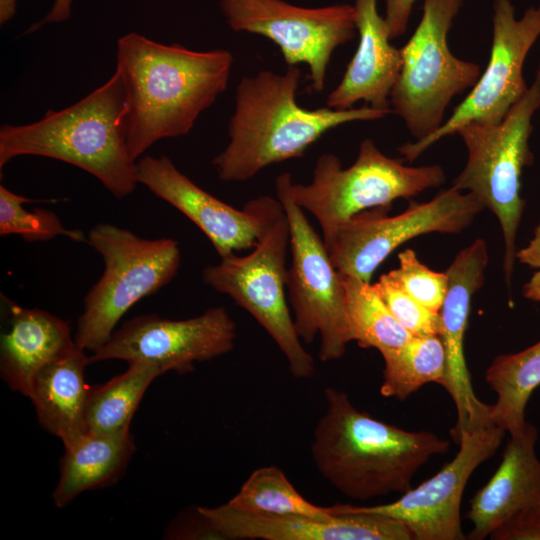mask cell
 I'll return each instance as SVG.
<instances>
[{
    "label": "cell",
    "instance_id": "obj_16",
    "mask_svg": "<svg viewBox=\"0 0 540 540\" xmlns=\"http://www.w3.org/2000/svg\"><path fill=\"white\" fill-rule=\"evenodd\" d=\"M138 182L191 220L210 240L220 258L255 246L278 199L261 196L237 209L184 175L167 156L137 162Z\"/></svg>",
    "mask_w": 540,
    "mask_h": 540
},
{
    "label": "cell",
    "instance_id": "obj_31",
    "mask_svg": "<svg viewBox=\"0 0 540 540\" xmlns=\"http://www.w3.org/2000/svg\"><path fill=\"white\" fill-rule=\"evenodd\" d=\"M373 286L394 318L412 336H441L440 313L430 311L408 295L387 273L381 275Z\"/></svg>",
    "mask_w": 540,
    "mask_h": 540
},
{
    "label": "cell",
    "instance_id": "obj_17",
    "mask_svg": "<svg viewBox=\"0 0 540 540\" xmlns=\"http://www.w3.org/2000/svg\"><path fill=\"white\" fill-rule=\"evenodd\" d=\"M488 264L486 241L477 238L462 249L446 269L448 289L440 310L441 339L446 354L443 387L451 396L457 421L450 434L458 444L463 432L493 424L491 405L478 399L472 386L464 354V338L472 297L483 286Z\"/></svg>",
    "mask_w": 540,
    "mask_h": 540
},
{
    "label": "cell",
    "instance_id": "obj_35",
    "mask_svg": "<svg viewBox=\"0 0 540 540\" xmlns=\"http://www.w3.org/2000/svg\"><path fill=\"white\" fill-rule=\"evenodd\" d=\"M73 0H55L52 8L40 22L32 25L26 33H30L38 29L41 25L47 23H59L66 21L71 15V6Z\"/></svg>",
    "mask_w": 540,
    "mask_h": 540
},
{
    "label": "cell",
    "instance_id": "obj_11",
    "mask_svg": "<svg viewBox=\"0 0 540 540\" xmlns=\"http://www.w3.org/2000/svg\"><path fill=\"white\" fill-rule=\"evenodd\" d=\"M390 209L365 210L339 226L328 252L340 274L370 282L378 266L401 244L426 233H460L485 207L472 193L451 186L431 201L410 200L398 215L388 216Z\"/></svg>",
    "mask_w": 540,
    "mask_h": 540
},
{
    "label": "cell",
    "instance_id": "obj_13",
    "mask_svg": "<svg viewBox=\"0 0 540 540\" xmlns=\"http://www.w3.org/2000/svg\"><path fill=\"white\" fill-rule=\"evenodd\" d=\"M539 36L540 6L529 8L517 20L509 0H494L492 46L485 71L436 132L398 148L404 160L413 162L432 144L457 133L466 123H500L528 89L523 64Z\"/></svg>",
    "mask_w": 540,
    "mask_h": 540
},
{
    "label": "cell",
    "instance_id": "obj_2",
    "mask_svg": "<svg viewBox=\"0 0 540 540\" xmlns=\"http://www.w3.org/2000/svg\"><path fill=\"white\" fill-rule=\"evenodd\" d=\"M324 396L312 459L319 473L351 499L403 494L431 457L449 450V441L433 432L404 430L358 410L344 391L327 387Z\"/></svg>",
    "mask_w": 540,
    "mask_h": 540
},
{
    "label": "cell",
    "instance_id": "obj_12",
    "mask_svg": "<svg viewBox=\"0 0 540 540\" xmlns=\"http://www.w3.org/2000/svg\"><path fill=\"white\" fill-rule=\"evenodd\" d=\"M228 26L268 38L281 51L287 66L304 63L311 88L321 92L335 49L355 36V8L334 4L305 8L283 0H220Z\"/></svg>",
    "mask_w": 540,
    "mask_h": 540
},
{
    "label": "cell",
    "instance_id": "obj_37",
    "mask_svg": "<svg viewBox=\"0 0 540 540\" xmlns=\"http://www.w3.org/2000/svg\"><path fill=\"white\" fill-rule=\"evenodd\" d=\"M18 0H0V24L10 21L16 12Z\"/></svg>",
    "mask_w": 540,
    "mask_h": 540
},
{
    "label": "cell",
    "instance_id": "obj_29",
    "mask_svg": "<svg viewBox=\"0 0 540 540\" xmlns=\"http://www.w3.org/2000/svg\"><path fill=\"white\" fill-rule=\"evenodd\" d=\"M34 200L18 195L0 185V235H20L24 240L46 241L65 236L76 242L87 241L78 229L66 228L52 211L35 208L31 211L25 204Z\"/></svg>",
    "mask_w": 540,
    "mask_h": 540
},
{
    "label": "cell",
    "instance_id": "obj_3",
    "mask_svg": "<svg viewBox=\"0 0 540 540\" xmlns=\"http://www.w3.org/2000/svg\"><path fill=\"white\" fill-rule=\"evenodd\" d=\"M300 78V69L289 66L282 74L264 70L240 80L229 122V143L212 161L222 181H247L271 164L302 157L335 127L380 119L392 112L369 105L347 110L305 109L296 101Z\"/></svg>",
    "mask_w": 540,
    "mask_h": 540
},
{
    "label": "cell",
    "instance_id": "obj_9",
    "mask_svg": "<svg viewBox=\"0 0 540 540\" xmlns=\"http://www.w3.org/2000/svg\"><path fill=\"white\" fill-rule=\"evenodd\" d=\"M462 4L424 0L422 18L400 48L403 64L390 105L416 141L441 127L452 98L473 87L481 75L479 65L455 57L448 47V32Z\"/></svg>",
    "mask_w": 540,
    "mask_h": 540
},
{
    "label": "cell",
    "instance_id": "obj_22",
    "mask_svg": "<svg viewBox=\"0 0 540 540\" xmlns=\"http://www.w3.org/2000/svg\"><path fill=\"white\" fill-rule=\"evenodd\" d=\"M79 347L41 369L32 381L31 399L39 424L64 445L87 432L85 413L90 386L85 381L89 357Z\"/></svg>",
    "mask_w": 540,
    "mask_h": 540
},
{
    "label": "cell",
    "instance_id": "obj_10",
    "mask_svg": "<svg viewBox=\"0 0 540 540\" xmlns=\"http://www.w3.org/2000/svg\"><path fill=\"white\" fill-rule=\"evenodd\" d=\"M291 181V175L283 173L275 185L290 231L291 263L286 287L294 326L305 344L320 335V361L339 360L352 341L342 277L331 262L323 238L291 197Z\"/></svg>",
    "mask_w": 540,
    "mask_h": 540
},
{
    "label": "cell",
    "instance_id": "obj_4",
    "mask_svg": "<svg viewBox=\"0 0 540 540\" xmlns=\"http://www.w3.org/2000/svg\"><path fill=\"white\" fill-rule=\"evenodd\" d=\"M128 109L117 70L100 87L38 121L0 128V168L19 156L63 161L96 177L116 198L138 182L137 162L128 148Z\"/></svg>",
    "mask_w": 540,
    "mask_h": 540
},
{
    "label": "cell",
    "instance_id": "obj_32",
    "mask_svg": "<svg viewBox=\"0 0 540 540\" xmlns=\"http://www.w3.org/2000/svg\"><path fill=\"white\" fill-rule=\"evenodd\" d=\"M492 540H540V506L514 514L490 535Z\"/></svg>",
    "mask_w": 540,
    "mask_h": 540
},
{
    "label": "cell",
    "instance_id": "obj_5",
    "mask_svg": "<svg viewBox=\"0 0 540 540\" xmlns=\"http://www.w3.org/2000/svg\"><path fill=\"white\" fill-rule=\"evenodd\" d=\"M540 107V63L523 97L497 124L472 121L460 127L468 159L452 187L472 193L498 219L504 243L503 273L511 292L516 259V235L525 200L521 197L523 168L533 164L529 148L532 117Z\"/></svg>",
    "mask_w": 540,
    "mask_h": 540
},
{
    "label": "cell",
    "instance_id": "obj_18",
    "mask_svg": "<svg viewBox=\"0 0 540 540\" xmlns=\"http://www.w3.org/2000/svg\"><path fill=\"white\" fill-rule=\"evenodd\" d=\"M214 539L261 540H414L401 521L377 514L350 513L330 520L253 513L228 502L197 507Z\"/></svg>",
    "mask_w": 540,
    "mask_h": 540
},
{
    "label": "cell",
    "instance_id": "obj_20",
    "mask_svg": "<svg viewBox=\"0 0 540 540\" xmlns=\"http://www.w3.org/2000/svg\"><path fill=\"white\" fill-rule=\"evenodd\" d=\"M537 437L536 427L527 421L519 432L510 435L499 467L469 502V539L483 540L519 511L540 506Z\"/></svg>",
    "mask_w": 540,
    "mask_h": 540
},
{
    "label": "cell",
    "instance_id": "obj_28",
    "mask_svg": "<svg viewBox=\"0 0 540 540\" xmlns=\"http://www.w3.org/2000/svg\"><path fill=\"white\" fill-rule=\"evenodd\" d=\"M230 505L261 514L293 515L318 520H330V507H320L306 500L292 485L284 472L270 465L256 469L245 480Z\"/></svg>",
    "mask_w": 540,
    "mask_h": 540
},
{
    "label": "cell",
    "instance_id": "obj_6",
    "mask_svg": "<svg viewBox=\"0 0 540 540\" xmlns=\"http://www.w3.org/2000/svg\"><path fill=\"white\" fill-rule=\"evenodd\" d=\"M444 182L440 165L406 166L365 138L351 166L342 168L336 155L322 154L313 169L312 181H291L289 190L293 200L319 222L328 250L339 226L352 216L374 208H391L398 198H411Z\"/></svg>",
    "mask_w": 540,
    "mask_h": 540
},
{
    "label": "cell",
    "instance_id": "obj_27",
    "mask_svg": "<svg viewBox=\"0 0 540 540\" xmlns=\"http://www.w3.org/2000/svg\"><path fill=\"white\" fill-rule=\"evenodd\" d=\"M382 357L380 393L384 397L405 400L428 383H444L446 354L438 335L412 336L402 347Z\"/></svg>",
    "mask_w": 540,
    "mask_h": 540
},
{
    "label": "cell",
    "instance_id": "obj_26",
    "mask_svg": "<svg viewBox=\"0 0 540 540\" xmlns=\"http://www.w3.org/2000/svg\"><path fill=\"white\" fill-rule=\"evenodd\" d=\"M341 277L352 341L363 348H375L383 356L412 338L370 282L349 275Z\"/></svg>",
    "mask_w": 540,
    "mask_h": 540
},
{
    "label": "cell",
    "instance_id": "obj_14",
    "mask_svg": "<svg viewBox=\"0 0 540 540\" xmlns=\"http://www.w3.org/2000/svg\"><path fill=\"white\" fill-rule=\"evenodd\" d=\"M506 430L490 424L463 432L456 456L433 477L388 504L331 506L334 515L368 513L403 522L414 540H462L460 506L466 484L483 462L500 447Z\"/></svg>",
    "mask_w": 540,
    "mask_h": 540
},
{
    "label": "cell",
    "instance_id": "obj_1",
    "mask_svg": "<svg viewBox=\"0 0 540 540\" xmlns=\"http://www.w3.org/2000/svg\"><path fill=\"white\" fill-rule=\"evenodd\" d=\"M233 61L227 50L194 51L135 32L119 38L115 70L125 91L132 158L161 139L188 134L226 89Z\"/></svg>",
    "mask_w": 540,
    "mask_h": 540
},
{
    "label": "cell",
    "instance_id": "obj_7",
    "mask_svg": "<svg viewBox=\"0 0 540 540\" xmlns=\"http://www.w3.org/2000/svg\"><path fill=\"white\" fill-rule=\"evenodd\" d=\"M87 242L102 256L104 271L84 298L74 341L80 349L95 352L135 303L176 276L181 253L174 239H146L109 223L95 225Z\"/></svg>",
    "mask_w": 540,
    "mask_h": 540
},
{
    "label": "cell",
    "instance_id": "obj_33",
    "mask_svg": "<svg viewBox=\"0 0 540 540\" xmlns=\"http://www.w3.org/2000/svg\"><path fill=\"white\" fill-rule=\"evenodd\" d=\"M415 2L416 0H385L384 18L391 39L400 37L405 33Z\"/></svg>",
    "mask_w": 540,
    "mask_h": 540
},
{
    "label": "cell",
    "instance_id": "obj_8",
    "mask_svg": "<svg viewBox=\"0 0 540 540\" xmlns=\"http://www.w3.org/2000/svg\"><path fill=\"white\" fill-rule=\"evenodd\" d=\"M289 245V224L278 200L253 251L220 258L218 264L203 269L202 279L264 328L286 358L293 377L308 379L315 374V361L296 332L285 296Z\"/></svg>",
    "mask_w": 540,
    "mask_h": 540
},
{
    "label": "cell",
    "instance_id": "obj_21",
    "mask_svg": "<svg viewBox=\"0 0 540 540\" xmlns=\"http://www.w3.org/2000/svg\"><path fill=\"white\" fill-rule=\"evenodd\" d=\"M2 298L9 317L8 328L1 335L0 375L11 390L28 397L38 372L76 344L67 321Z\"/></svg>",
    "mask_w": 540,
    "mask_h": 540
},
{
    "label": "cell",
    "instance_id": "obj_36",
    "mask_svg": "<svg viewBox=\"0 0 540 540\" xmlns=\"http://www.w3.org/2000/svg\"><path fill=\"white\" fill-rule=\"evenodd\" d=\"M523 295L529 300L540 302V269L524 285Z\"/></svg>",
    "mask_w": 540,
    "mask_h": 540
},
{
    "label": "cell",
    "instance_id": "obj_34",
    "mask_svg": "<svg viewBox=\"0 0 540 540\" xmlns=\"http://www.w3.org/2000/svg\"><path fill=\"white\" fill-rule=\"evenodd\" d=\"M516 259L529 267L540 269V224L528 245L516 252Z\"/></svg>",
    "mask_w": 540,
    "mask_h": 540
},
{
    "label": "cell",
    "instance_id": "obj_30",
    "mask_svg": "<svg viewBox=\"0 0 540 540\" xmlns=\"http://www.w3.org/2000/svg\"><path fill=\"white\" fill-rule=\"evenodd\" d=\"M399 267L387 273L403 291L430 311L440 313L448 289L446 272L423 264L412 249L398 255Z\"/></svg>",
    "mask_w": 540,
    "mask_h": 540
},
{
    "label": "cell",
    "instance_id": "obj_25",
    "mask_svg": "<svg viewBox=\"0 0 540 540\" xmlns=\"http://www.w3.org/2000/svg\"><path fill=\"white\" fill-rule=\"evenodd\" d=\"M163 373L156 364L133 362L106 383L90 386L85 413L87 432L115 433L130 428L145 391Z\"/></svg>",
    "mask_w": 540,
    "mask_h": 540
},
{
    "label": "cell",
    "instance_id": "obj_23",
    "mask_svg": "<svg viewBox=\"0 0 540 540\" xmlns=\"http://www.w3.org/2000/svg\"><path fill=\"white\" fill-rule=\"evenodd\" d=\"M64 447L60 477L52 493L58 508L82 492L115 483L136 449L130 428L115 433L86 432Z\"/></svg>",
    "mask_w": 540,
    "mask_h": 540
},
{
    "label": "cell",
    "instance_id": "obj_15",
    "mask_svg": "<svg viewBox=\"0 0 540 540\" xmlns=\"http://www.w3.org/2000/svg\"><path fill=\"white\" fill-rule=\"evenodd\" d=\"M237 337L236 324L226 308L213 307L199 316L171 320L147 314L125 321L107 342L89 356V363L124 360L158 365L166 373L194 370L204 362L230 352Z\"/></svg>",
    "mask_w": 540,
    "mask_h": 540
},
{
    "label": "cell",
    "instance_id": "obj_24",
    "mask_svg": "<svg viewBox=\"0 0 540 540\" xmlns=\"http://www.w3.org/2000/svg\"><path fill=\"white\" fill-rule=\"evenodd\" d=\"M485 380L497 395L491 405L492 423L510 435L525 425V409L540 386V341L532 346L494 358L485 373Z\"/></svg>",
    "mask_w": 540,
    "mask_h": 540
},
{
    "label": "cell",
    "instance_id": "obj_19",
    "mask_svg": "<svg viewBox=\"0 0 540 540\" xmlns=\"http://www.w3.org/2000/svg\"><path fill=\"white\" fill-rule=\"evenodd\" d=\"M357 50L326 106L347 110L358 101L379 109H390V94L396 84L403 60L400 49L390 43V33L377 9V0H355Z\"/></svg>",
    "mask_w": 540,
    "mask_h": 540
}]
</instances>
